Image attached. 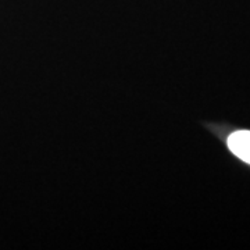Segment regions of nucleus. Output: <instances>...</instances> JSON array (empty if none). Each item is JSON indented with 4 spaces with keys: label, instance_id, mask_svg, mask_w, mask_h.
Masks as SVG:
<instances>
[{
    "label": "nucleus",
    "instance_id": "f257e3e1",
    "mask_svg": "<svg viewBox=\"0 0 250 250\" xmlns=\"http://www.w3.org/2000/svg\"><path fill=\"white\" fill-rule=\"evenodd\" d=\"M229 150L241 160L250 164V131H238L228 138Z\"/></svg>",
    "mask_w": 250,
    "mask_h": 250
}]
</instances>
